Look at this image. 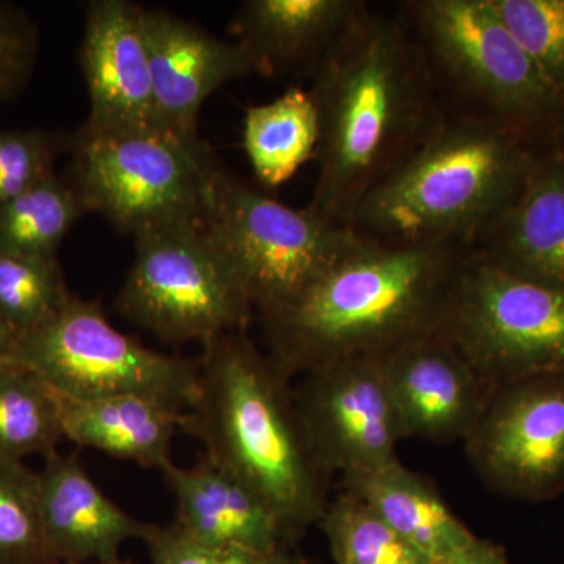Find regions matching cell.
Masks as SVG:
<instances>
[{
    "label": "cell",
    "instance_id": "obj_1",
    "mask_svg": "<svg viewBox=\"0 0 564 564\" xmlns=\"http://www.w3.org/2000/svg\"><path fill=\"white\" fill-rule=\"evenodd\" d=\"M311 79L321 141L307 209L347 225L359 199L433 131L445 110L399 14L370 7Z\"/></svg>",
    "mask_w": 564,
    "mask_h": 564
},
{
    "label": "cell",
    "instance_id": "obj_2",
    "mask_svg": "<svg viewBox=\"0 0 564 564\" xmlns=\"http://www.w3.org/2000/svg\"><path fill=\"white\" fill-rule=\"evenodd\" d=\"M466 254L452 247L364 243L261 318L270 358L292 380L437 332Z\"/></svg>",
    "mask_w": 564,
    "mask_h": 564
},
{
    "label": "cell",
    "instance_id": "obj_3",
    "mask_svg": "<svg viewBox=\"0 0 564 564\" xmlns=\"http://www.w3.org/2000/svg\"><path fill=\"white\" fill-rule=\"evenodd\" d=\"M203 348L199 395L182 432L269 505L292 543L321 521L332 474L304 430L291 378L245 332Z\"/></svg>",
    "mask_w": 564,
    "mask_h": 564
},
{
    "label": "cell",
    "instance_id": "obj_4",
    "mask_svg": "<svg viewBox=\"0 0 564 564\" xmlns=\"http://www.w3.org/2000/svg\"><path fill=\"white\" fill-rule=\"evenodd\" d=\"M541 150L492 122L445 113L359 199L347 226L384 247L469 251L513 202Z\"/></svg>",
    "mask_w": 564,
    "mask_h": 564
},
{
    "label": "cell",
    "instance_id": "obj_5",
    "mask_svg": "<svg viewBox=\"0 0 564 564\" xmlns=\"http://www.w3.org/2000/svg\"><path fill=\"white\" fill-rule=\"evenodd\" d=\"M399 10L445 113L492 122L536 147L558 143L564 101L491 0H410Z\"/></svg>",
    "mask_w": 564,
    "mask_h": 564
},
{
    "label": "cell",
    "instance_id": "obj_6",
    "mask_svg": "<svg viewBox=\"0 0 564 564\" xmlns=\"http://www.w3.org/2000/svg\"><path fill=\"white\" fill-rule=\"evenodd\" d=\"M69 184L85 210L139 239L182 225H204L220 163L207 144L192 147L163 129L91 132L68 140Z\"/></svg>",
    "mask_w": 564,
    "mask_h": 564
},
{
    "label": "cell",
    "instance_id": "obj_7",
    "mask_svg": "<svg viewBox=\"0 0 564 564\" xmlns=\"http://www.w3.org/2000/svg\"><path fill=\"white\" fill-rule=\"evenodd\" d=\"M204 228L232 263L259 318L366 243L350 226L307 207L292 209L223 166L212 182Z\"/></svg>",
    "mask_w": 564,
    "mask_h": 564
},
{
    "label": "cell",
    "instance_id": "obj_8",
    "mask_svg": "<svg viewBox=\"0 0 564 564\" xmlns=\"http://www.w3.org/2000/svg\"><path fill=\"white\" fill-rule=\"evenodd\" d=\"M61 395H135L188 413L199 395V362L144 347L115 328L98 302L70 296L54 317L14 340L10 358Z\"/></svg>",
    "mask_w": 564,
    "mask_h": 564
},
{
    "label": "cell",
    "instance_id": "obj_9",
    "mask_svg": "<svg viewBox=\"0 0 564 564\" xmlns=\"http://www.w3.org/2000/svg\"><path fill=\"white\" fill-rule=\"evenodd\" d=\"M122 317L169 344L203 345L245 332L254 310L242 280L204 225L135 239L117 296Z\"/></svg>",
    "mask_w": 564,
    "mask_h": 564
},
{
    "label": "cell",
    "instance_id": "obj_10",
    "mask_svg": "<svg viewBox=\"0 0 564 564\" xmlns=\"http://www.w3.org/2000/svg\"><path fill=\"white\" fill-rule=\"evenodd\" d=\"M437 332L494 389L564 373V289L466 254Z\"/></svg>",
    "mask_w": 564,
    "mask_h": 564
},
{
    "label": "cell",
    "instance_id": "obj_11",
    "mask_svg": "<svg viewBox=\"0 0 564 564\" xmlns=\"http://www.w3.org/2000/svg\"><path fill=\"white\" fill-rule=\"evenodd\" d=\"M475 474L524 502L564 494V373L500 386L464 441Z\"/></svg>",
    "mask_w": 564,
    "mask_h": 564
},
{
    "label": "cell",
    "instance_id": "obj_12",
    "mask_svg": "<svg viewBox=\"0 0 564 564\" xmlns=\"http://www.w3.org/2000/svg\"><path fill=\"white\" fill-rule=\"evenodd\" d=\"M304 430L329 474L362 473L397 456L406 440L377 356L314 367L293 388Z\"/></svg>",
    "mask_w": 564,
    "mask_h": 564
},
{
    "label": "cell",
    "instance_id": "obj_13",
    "mask_svg": "<svg viewBox=\"0 0 564 564\" xmlns=\"http://www.w3.org/2000/svg\"><path fill=\"white\" fill-rule=\"evenodd\" d=\"M377 359L408 437L464 443L496 391L440 332L408 340Z\"/></svg>",
    "mask_w": 564,
    "mask_h": 564
},
{
    "label": "cell",
    "instance_id": "obj_14",
    "mask_svg": "<svg viewBox=\"0 0 564 564\" xmlns=\"http://www.w3.org/2000/svg\"><path fill=\"white\" fill-rule=\"evenodd\" d=\"M79 62L90 98V115L82 128L91 132L161 129L143 7L128 0L88 3Z\"/></svg>",
    "mask_w": 564,
    "mask_h": 564
},
{
    "label": "cell",
    "instance_id": "obj_15",
    "mask_svg": "<svg viewBox=\"0 0 564 564\" xmlns=\"http://www.w3.org/2000/svg\"><path fill=\"white\" fill-rule=\"evenodd\" d=\"M159 128L192 147H203L198 120L204 102L221 85L256 74L239 43L161 9L143 7Z\"/></svg>",
    "mask_w": 564,
    "mask_h": 564
},
{
    "label": "cell",
    "instance_id": "obj_16",
    "mask_svg": "<svg viewBox=\"0 0 564 564\" xmlns=\"http://www.w3.org/2000/svg\"><path fill=\"white\" fill-rule=\"evenodd\" d=\"M467 254L524 280L564 289V151L534 155L513 202Z\"/></svg>",
    "mask_w": 564,
    "mask_h": 564
},
{
    "label": "cell",
    "instance_id": "obj_17",
    "mask_svg": "<svg viewBox=\"0 0 564 564\" xmlns=\"http://www.w3.org/2000/svg\"><path fill=\"white\" fill-rule=\"evenodd\" d=\"M39 480L44 540L57 564L120 558L122 544L148 532L150 524L106 496L77 455L46 456Z\"/></svg>",
    "mask_w": 564,
    "mask_h": 564
},
{
    "label": "cell",
    "instance_id": "obj_18",
    "mask_svg": "<svg viewBox=\"0 0 564 564\" xmlns=\"http://www.w3.org/2000/svg\"><path fill=\"white\" fill-rule=\"evenodd\" d=\"M367 7L362 0H247L232 33L259 76L311 77Z\"/></svg>",
    "mask_w": 564,
    "mask_h": 564
},
{
    "label": "cell",
    "instance_id": "obj_19",
    "mask_svg": "<svg viewBox=\"0 0 564 564\" xmlns=\"http://www.w3.org/2000/svg\"><path fill=\"white\" fill-rule=\"evenodd\" d=\"M161 473L176 500L173 524L193 540L256 552L291 543L269 505L206 455L191 467L169 463Z\"/></svg>",
    "mask_w": 564,
    "mask_h": 564
},
{
    "label": "cell",
    "instance_id": "obj_20",
    "mask_svg": "<svg viewBox=\"0 0 564 564\" xmlns=\"http://www.w3.org/2000/svg\"><path fill=\"white\" fill-rule=\"evenodd\" d=\"M58 395L63 436L80 447L162 470L185 413L135 395L77 400Z\"/></svg>",
    "mask_w": 564,
    "mask_h": 564
},
{
    "label": "cell",
    "instance_id": "obj_21",
    "mask_svg": "<svg viewBox=\"0 0 564 564\" xmlns=\"http://www.w3.org/2000/svg\"><path fill=\"white\" fill-rule=\"evenodd\" d=\"M343 489L361 497L430 560L452 554L477 536L445 503L436 485L399 458L345 475Z\"/></svg>",
    "mask_w": 564,
    "mask_h": 564
},
{
    "label": "cell",
    "instance_id": "obj_22",
    "mask_svg": "<svg viewBox=\"0 0 564 564\" xmlns=\"http://www.w3.org/2000/svg\"><path fill=\"white\" fill-rule=\"evenodd\" d=\"M318 110L311 91L289 88L269 104L248 107L243 148L263 187L278 188L317 155Z\"/></svg>",
    "mask_w": 564,
    "mask_h": 564
},
{
    "label": "cell",
    "instance_id": "obj_23",
    "mask_svg": "<svg viewBox=\"0 0 564 564\" xmlns=\"http://www.w3.org/2000/svg\"><path fill=\"white\" fill-rule=\"evenodd\" d=\"M63 437L57 392L24 364L0 361V458H46Z\"/></svg>",
    "mask_w": 564,
    "mask_h": 564
},
{
    "label": "cell",
    "instance_id": "obj_24",
    "mask_svg": "<svg viewBox=\"0 0 564 564\" xmlns=\"http://www.w3.org/2000/svg\"><path fill=\"white\" fill-rule=\"evenodd\" d=\"M85 212L69 181L55 172L47 174L0 207V252L55 259L66 234Z\"/></svg>",
    "mask_w": 564,
    "mask_h": 564
},
{
    "label": "cell",
    "instance_id": "obj_25",
    "mask_svg": "<svg viewBox=\"0 0 564 564\" xmlns=\"http://www.w3.org/2000/svg\"><path fill=\"white\" fill-rule=\"evenodd\" d=\"M318 527L336 564H432L369 503L345 489L326 505Z\"/></svg>",
    "mask_w": 564,
    "mask_h": 564
},
{
    "label": "cell",
    "instance_id": "obj_26",
    "mask_svg": "<svg viewBox=\"0 0 564 564\" xmlns=\"http://www.w3.org/2000/svg\"><path fill=\"white\" fill-rule=\"evenodd\" d=\"M70 296L58 258L0 252V321L13 344L54 317Z\"/></svg>",
    "mask_w": 564,
    "mask_h": 564
},
{
    "label": "cell",
    "instance_id": "obj_27",
    "mask_svg": "<svg viewBox=\"0 0 564 564\" xmlns=\"http://www.w3.org/2000/svg\"><path fill=\"white\" fill-rule=\"evenodd\" d=\"M0 564H57L41 522L39 470L0 458Z\"/></svg>",
    "mask_w": 564,
    "mask_h": 564
},
{
    "label": "cell",
    "instance_id": "obj_28",
    "mask_svg": "<svg viewBox=\"0 0 564 564\" xmlns=\"http://www.w3.org/2000/svg\"><path fill=\"white\" fill-rule=\"evenodd\" d=\"M544 79L564 101V0H491Z\"/></svg>",
    "mask_w": 564,
    "mask_h": 564
},
{
    "label": "cell",
    "instance_id": "obj_29",
    "mask_svg": "<svg viewBox=\"0 0 564 564\" xmlns=\"http://www.w3.org/2000/svg\"><path fill=\"white\" fill-rule=\"evenodd\" d=\"M68 140L44 129H0V207L54 173Z\"/></svg>",
    "mask_w": 564,
    "mask_h": 564
},
{
    "label": "cell",
    "instance_id": "obj_30",
    "mask_svg": "<svg viewBox=\"0 0 564 564\" xmlns=\"http://www.w3.org/2000/svg\"><path fill=\"white\" fill-rule=\"evenodd\" d=\"M152 564H304L288 547L256 552L193 540L176 525L150 524L143 540Z\"/></svg>",
    "mask_w": 564,
    "mask_h": 564
},
{
    "label": "cell",
    "instance_id": "obj_31",
    "mask_svg": "<svg viewBox=\"0 0 564 564\" xmlns=\"http://www.w3.org/2000/svg\"><path fill=\"white\" fill-rule=\"evenodd\" d=\"M40 32L28 11L0 2V106L20 96L35 73Z\"/></svg>",
    "mask_w": 564,
    "mask_h": 564
},
{
    "label": "cell",
    "instance_id": "obj_32",
    "mask_svg": "<svg viewBox=\"0 0 564 564\" xmlns=\"http://www.w3.org/2000/svg\"><path fill=\"white\" fill-rule=\"evenodd\" d=\"M432 564H510L507 552L502 545L492 541L475 536L469 544L463 545L458 551L440 558L432 560Z\"/></svg>",
    "mask_w": 564,
    "mask_h": 564
},
{
    "label": "cell",
    "instance_id": "obj_33",
    "mask_svg": "<svg viewBox=\"0 0 564 564\" xmlns=\"http://www.w3.org/2000/svg\"><path fill=\"white\" fill-rule=\"evenodd\" d=\"M11 348H13V337L10 336L9 329L0 321V361L10 358Z\"/></svg>",
    "mask_w": 564,
    "mask_h": 564
},
{
    "label": "cell",
    "instance_id": "obj_34",
    "mask_svg": "<svg viewBox=\"0 0 564 564\" xmlns=\"http://www.w3.org/2000/svg\"><path fill=\"white\" fill-rule=\"evenodd\" d=\"M96 564H131V563L124 562V560H121V558H115V560H110V562L96 563Z\"/></svg>",
    "mask_w": 564,
    "mask_h": 564
},
{
    "label": "cell",
    "instance_id": "obj_35",
    "mask_svg": "<svg viewBox=\"0 0 564 564\" xmlns=\"http://www.w3.org/2000/svg\"><path fill=\"white\" fill-rule=\"evenodd\" d=\"M558 143L560 147H562V150L564 151V122L562 126V131H560Z\"/></svg>",
    "mask_w": 564,
    "mask_h": 564
}]
</instances>
